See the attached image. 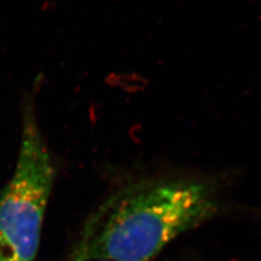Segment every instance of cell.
I'll return each instance as SVG.
<instances>
[{"instance_id": "1", "label": "cell", "mask_w": 261, "mask_h": 261, "mask_svg": "<svg viewBox=\"0 0 261 261\" xmlns=\"http://www.w3.org/2000/svg\"><path fill=\"white\" fill-rule=\"evenodd\" d=\"M219 210V194L207 182L138 181L114 192L89 217L75 251L111 261H151Z\"/></svg>"}, {"instance_id": "2", "label": "cell", "mask_w": 261, "mask_h": 261, "mask_svg": "<svg viewBox=\"0 0 261 261\" xmlns=\"http://www.w3.org/2000/svg\"><path fill=\"white\" fill-rule=\"evenodd\" d=\"M15 168L0 196V261H34L54 185L53 159L40 129L34 96L22 103Z\"/></svg>"}, {"instance_id": "3", "label": "cell", "mask_w": 261, "mask_h": 261, "mask_svg": "<svg viewBox=\"0 0 261 261\" xmlns=\"http://www.w3.org/2000/svg\"><path fill=\"white\" fill-rule=\"evenodd\" d=\"M71 261H111V260L105 259V258L89 257V256H85L83 254H81V252L74 251V254H73V257H72Z\"/></svg>"}]
</instances>
